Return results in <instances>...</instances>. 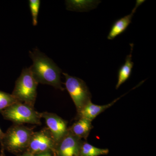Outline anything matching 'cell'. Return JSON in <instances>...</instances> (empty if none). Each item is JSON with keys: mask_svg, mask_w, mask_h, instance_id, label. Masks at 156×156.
Segmentation results:
<instances>
[{"mask_svg": "<svg viewBox=\"0 0 156 156\" xmlns=\"http://www.w3.org/2000/svg\"><path fill=\"white\" fill-rule=\"evenodd\" d=\"M83 141L68 130L66 134L56 143L54 152L57 156H79Z\"/></svg>", "mask_w": 156, "mask_h": 156, "instance_id": "52a82bcc", "label": "cell"}, {"mask_svg": "<svg viewBox=\"0 0 156 156\" xmlns=\"http://www.w3.org/2000/svg\"><path fill=\"white\" fill-rule=\"evenodd\" d=\"M126 94L118 98L111 103L105 105H97L92 103V101H90L82 108L80 111L77 113V119L84 118L92 122L98 115L105 111L107 109L111 107Z\"/></svg>", "mask_w": 156, "mask_h": 156, "instance_id": "30bf717a", "label": "cell"}, {"mask_svg": "<svg viewBox=\"0 0 156 156\" xmlns=\"http://www.w3.org/2000/svg\"><path fill=\"white\" fill-rule=\"evenodd\" d=\"M17 102L18 101L12 94L0 91V113Z\"/></svg>", "mask_w": 156, "mask_h": 156, "instance_id": "5bb4252c", "label": "cell"}, {"mask_svg": "<svg viewBox=\"0 0 156 156\" xmlns=\"http://www.w3.org/2000/svg\"><path fill=\"white\" fill-rule=\"evenodd\" d=\"M41 116L44 119L48 129L56 143L67 133L68 130L67 121L56 114L48 112L41 113Z\"/></svg>", "mask_w": 156, "mask_h": 156, "instance_id": "ba28073f", "label": "cell"}, {"mask_svg": "<svg viewBox=\"0 0 156 156\" xmlns=\"http://www.w3.org/2000/svg\"><path fill=\"white\" fill-rule=\"evenodd\" d=\"M19 156H34V155L33 154H31V153L27 151L23 153L22 154L20 155Z\"/></svg>", "mask_w": 156, "mask_h": 156, "instance_id": "e0dca14e", "label": "cell"}, {"mask_svg": "<svg viewBox=\"0 0 156 156\" xmlns=\"http://www.w3.org/2000/svg\"><path fill=\"white\" fill-rule=\"evenodd\" d=\"M41 1L40 0H30L29 5L32 17L33 24L36 26L37 24V17L40 10Z\"/></svg>", "mask_w": 156, "mask_h": 156, "instance_id": "9a60e30c", "label": "cell"}, {"mask_svg": "<svg viewBox=\"0 0 156 156\" xmlns=\"http://www.w3.org/2000/svg\"><path fill=\"white\" fill-rule=\"evenodd\" d=\"M144 1H136V5L131 14L116 20L112 25L110 30L107 36L109 40H112L118 36L123 33L131 23L132 17L134 16L137 8L144 2Z\"/></svg>", "mask_w": 156, "mask_h": 156, "instance_id": "9c48e42d", "label": "cell"}, {"mask_svg": "<svg viewBox=\"0 0 156 156\" xmlns=\"http://www.w3.org/2000/svg\"></svg>", "mask_w": 156, "mask_h": 156, "instance_id": "ffe728a7", "label": "cell"}, {"mask_svg": "<svg viewBox=\"0 0 156 156\" xmlns=\"http://www.w3.org/2000/svg\"><path fill=\"white\" fill-rule=\"evenodd\" d=\"M51 152H47L42 153L36 154L34 155V156H51Z\"/></svg>", "mask_w": 156, "mask_h": 156, "instance_id": "2e32d148", "label": "cell"}, {"mask_svg": "<svg viewBox=\"0 0 156 156\" xmlns=\"http://www.w3.org/2000/svg\"><path fill=\"white\" fill-rule=\"evenodd\" d=\"M0 113L5 119L11 121L14 124L41 125V113L36 111L34 107L26 104L16 102Z\"/></svg>", "mask_w": 156, "mask_h": 156, "instance_id": "277c9868", "label": "cell"}, {"mask_svg": "<svg viewBox=\"0 0 156 156\" xmlns=\"http://www.w3.org/2000/svg\"><path fill=\"white\" fill-rule=\"evenodd\" d=\"M30 55L33 60L30 68L37 82L63 91L60 78L62 70L54 62L37 49L30 52Z\"/></svg>", "mask_w": 156, "mask_h": 156, "instance_id": "6da1fadb", "label": "cell"}, {"mask_svg": "<svg viewBox=\"0 0 156 156\" xmlns=\"http://www.w3.org/2000/svg\"><path fill=\"white\" fill-rule=\"evenodd\" d=\"M65 77L66 88L73 101L77 113L91 101L92 95L87 84L80 78L62 73Z\"/></svg>", "mask_w": 156, "mask_h": 156, "instance_id": "5b68a950", "label": "cell"}, {"mask_svg": "<svg viewBox=\"0 0 156 156\" xmlns=\"http://www.w3.org/2000/svg\"><path fill=\"white\" fill-rule=\"evenodd\" d=\"M131 52L129 55H127L125 62L118 71V82L116 85V89H118L122 84L124 83L130 78L132 73V69L134 63L132 61V53L134 48V44H131Z\"/></svg>", "mask_w": 156, "mask_h": 156, "instance_id": "8fae6325", "label": "cell"}, {"mask_svg": "<svg viewBox=\"0 0 156 156\" xmlns=\"http://www.w3.org/2000/svg\"><path fill=\"white\" fill-rule=\"evenodd\" d=\"M34 132L33 128L14 124L5 133L1 147L12 153L22 152L27 150Z\"/></svg>", "mask_w": 156, "mask_h": 156, "instance_id": "7a4b0ae2", "label": "cell"}, {"mask_svg": "<svg viewBox=\"0 0 156 156\" xmlns=\"http://www.w3.org/2000/svg\"><path fill=\"white\" fill-rule=\"evenodd\" d=\"M92 122L84 118L78 119L77 121L68 128V130L73 134L80 139H87L90 131L93 128Z\"/></svg>", "mask_w": 156, "mask_h": 156, "instance_id": "7c38bea8", "label": "cell"}, {"mask_svg": "<svg viewBox=\"0 0 156 156\" xmlns=\"http://www.w3.org/2000/svg\"><path fill=\"white\" fill-rule=\"evenodd\" d=\"M0 156H6L5 154V150L3 147H1V154H0Z\"/></svg>", "mask_w": 156, "mask_h": 156, "instance_id": "d6986e66", "label": "cell"}, {"mask_svg": "<svg viewBox=\"0 0 156 156\" xmlns=\"http://www.w3.org/2000/svg\"><path fill=\"white\" fill-rule=\"evenodd\" d=\"M4 136H5V133L2 131V130L0 128V143H1L2 141Z\"/></svg>", "mask_w": 156, "mask_h": 156, "instance_id": "ac0fdd59", "label": "cell"}, {"mask_svg": "<svg viewBox=\"0 0 156 156\" xmlns=\"http://www.w3.org/2000/svg\"><path fill=\"white\" fill-rule=\"evenodd\" d=\"M108 149L99 148L86 141H83L80 148L79 156H99L108 154Z\"/></svg>", "mask_w": 156, "mask_h": 156, "instance_id": "4fadbf2b", "label": "cell"}, {"mask_svg": "<svg viewBox=\"0 0 156 156\" xmlns=\"http://www.w3.org/2000/svg\"><path fill=\"white\" fill-rule=\"evenodd\" d=\"M38 83L33 75L30 68L23 69L15 83L12 95L18 102L34 107L37 96Z\"/></svg>", "mask_w": 156, "mask_h": 156, "instance_id": "3957f363", "label": "cell"}, {"mask_svg": "<svg viewBox=\"0 0 156 156\" xmlns=\"http://www.w3.org/2000/svg\"><path fill=\"white\" fill-rule=\"evenodd\" d=\"M56 142L48 128L41 131L34 132L27 151L34 155L54 152Z\"/></svg>", "mask_w": 156, "mask_h": 156, "instance_id": "8992f818", "label": "cell"}]
</instances>
